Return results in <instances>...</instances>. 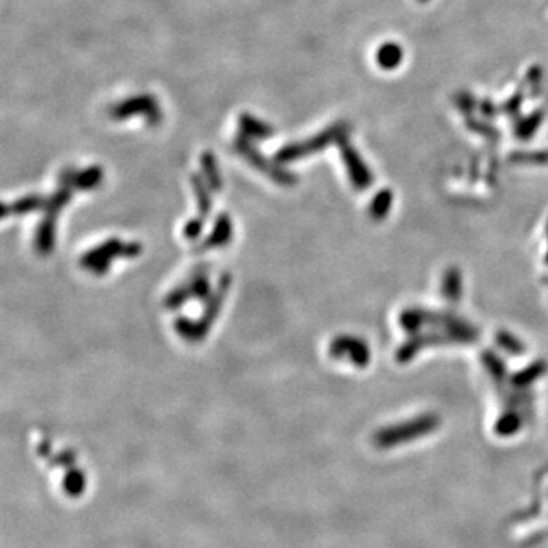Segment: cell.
<instances>
[{
  "label": "cell",
  "mask_w": 548,
  "mask_h": 548,
  "mask_svg": "<svg viewBox=\"0 0 548 548\" xmlns=\"http://www.w3.org/2000/svg\"><path fill=\"white\" fill-rule=\"evenodd\" d=\"M230 285H232L230 274L224 273L218 282L216 289L212 292V296L207 299V306L204 309V313L201 314L200 320H190L186 317H180L176 320L174 327H176L177 334L190 343H198L203 340V338L207 335L210 326H212V323L215 322L219 311H221L223 301Z\"/></svg>",
  "instance_id": "obj_1"
},
{
  "label": "cell",
  "mask_w": 548,
  "mask_h": 548,
  "mask_svg": "<svg viewBox=\"0 0 548 548\" xmlns=\"http://www.w3.org/2000/svg\"><path fill=\"white\" fill-rule=\"evenodd\" d=\"M142 253V245L139 242H122L113 237L95 249L89 250L81 256L79 263L82 268L103 276L110 268V265L117 258H136Z\"/></svg>",
  "instance_id": "obj_2"
},
{
  "label": "cell",
  "mask_w": 548,
  "mask_h": 548,
  "mask_svg": "<svg viewBox=\"0 0 548 548\" xmlns=\"http://www.w3.org/2000/svg\"><path fill=\"white\" fill-rule=\"evenodd\" d=\"M72 198V188L67 185H60L53 194L46 198V206L43 209L44 218L41 223L37 226L35 230V250L41 254H48L53 250L55 245V223L60 210L66 206Z\"/></svg>",
  "instance_id": "obj_3"
},
{
  "label": "cell",
  "mask_w": 548,
  "mask_h": 548,
  "mask_svg": "<svg viewBox=\"0 0 548 548\" xmlns=\"http://www.w3.org/2000/svg\"><path fill=\"white\" fill-rule=\"evenodd\" d=\"M233 150L244 157L247 162H249L253 168L259 169L265 176H268L274 183L282 186H289L296 183V176L294 174L288 172L287 169H283L280 167V163L276 160H268L265 155L258 150L254 148L250 139H247L245 136L241 133L236 136V139L233 142Z\"/></svg>",
  "instance_id": "obj_4"
},
{
  "label": "cell",
  "mask_w": 548,
  "mask_h": 548,
  "mask_svg": "<svg viewBox=\"0 0 548 548\" xmlns=\"http://www.w3.org/2000/svg\"><path fill=\"white\" fill-rule=\"evenodd\" d=\"M108 115L115 121H124L131 116H143L150 126L159 125L163 117L160 105L152 95H137L121 100L110 108Z\"/></svg>",
  "instance_id": "obj_5"
},
{
  "label": "cell",
  "mask_w": 548,
  "mask_h": 548,
  "mask_svg": "<svg viewBox=\"0 0 548 548\" xmlns=\"http://www.w3.org/2000/svg\"><path fill=\"white\" fill-rule=\"evenodd\" d=\"M103 178L104 171L100 167H90L82 171L67 168L60 174V185H67L77 190H91L100 185Z\"/></svg>",
  "instance_id": "obj_6"
},
{
  "label": "cell",
  "mask_w": 548,
  "mask_h": 548,
  "mask_svg": "<svg viewBox=\"0 0 548 548\" xmlns=\"http://www.w3.org/2000/svg\"><path fill=\"white\" fill-rule=\"evenodd\" d=\"M232 237H233V224L230 216L227 214H219L215 219L212 233H210L206 240L197 247L195 252L201 253L206 250L218 249V247H224L232 241Z\"/></svg>",
  "instance_id": "obj_7"
},
{
  "label": "cell",
  "mask_w": 548,
  "mask_h": 548,
  "mask_svg": "<svg viewBox=\"0 0 548 548\" xmlns=\"http://www.w3.org/2000/svg\"><path fill=\"white\" fill-rule=\"evenodd\" d=\"M240 133L250 141H265L274 136V128L249 113L240 116Z\"/></svg>",
  "instance_id": "obj_8"
},
{
  "label": "cell",
  "mask_w": 548,
  "mask_h": 548,
  "mask_svg": "<svg viewBox=\"0 0 548 548\" xmlns=\"http://www.w3.org/2000/svg\"><path fill=\"white\" fill-rule=\"evenodd\" d=\"M209 265L203 263L190 273V276L186 279L185 287L189 289L190 297L197 300H207L212 292H210V282H209Z\"/></svg>",
  "instance_id": "obj_9"
},
{
  "label": "cell",
  "mask_w": 548,
  "mask_h": 548,
  "mask_svg": "<svg viewBox=\"0 0 548 548\" xmlns=\"http://www.w3.org/2000/svg\"><path fill=\"white\" fill-rule=\"evenodd\" d=\"M46 206V198L40 195H27L23 198L15 200L13 204H4L2 216L8 215H26L35 212V210H43Z\"/></svg>",
  "instance_id": "obj_10"
},
{
  "label": "cell",
  "mask_w": 548,
  "mask_h": 548,
  "mask_svg": "<svg viewBox=\"0 0 548 548\" xmlns=\"http://www.w3.org/2000/svg\"><path fill=\"white\" fill-rule=\"evenodd\" d=\"M190 181H192V188L195 190V198L198 204V218H201L204 221V218H207L210 215V210H212L210 189L207 186V183L200 176H192Z\"/></svg>",
  "instance_id": "obj_11"
},
{
  "label": "cell",
  "mask_w": 548,
  "mask_h": 548,
  "mask_svg": "<svg viewBox=\"0 0 548 548\" xmlns=\"http://www.w3.org/2000/svg\"><path fill=\"white\" fill-rule=\"evenodd\" d=\"M201 169H203L204 181L207 183L209 189L212 192L221 190L223 180H221V176H219L218 164L215 160V155L212 152L206 151V152H203V155H201Z\"/></svg>",
  "instance_id": "obj_12"
},
{
  "label": "cell",
  "mask_w": 548,
  "mask_h": 548,
  "mask_svg": "<svg viewBox=\"0 0 548 548\" xmlns=\"http://www.w3.org/2000/svg\"><path fill=\"white\" fill-rule=\"evenodd\" d=\"M63 488L64 492L70 497H79L82 492L86 489V477L79 469H70L67 471L66 477L63 480Z\"/></svg>",
  "instance_id": "obj_13"
},
{
  "label": "cell",
  "mask_w": 548,
  "mask_h": 548,
  "mask_svg": "<svg viewBox=\"0 0 548 548\" xmlns=\"http://www.w3.org/2000/svg\"><path fill=\"white\" fill-rule=\"evenodd\" d=\"M192 299L190 297V292L189 289L185 287V283H181V285H178L177 288H174L169 294L164 297L163 300V305L167 309H178L181 308L183 305L186 304V301Z\"/></svg>",
  "instance_id": "obj_14"
},
{
  "label": "cell",
  "mask_w": 548,
  "mask_h": 548,
  "mask_svg": "<svg viewBox=\"0 0 548 548\" xmlns=\"http://www.w3.org/2000/svg\"><path fill=\"white\" fill-rule=\"evenodd\" d=\"M203 226H204V221L201 218L190 219V221H188L185 224V228H183V235H185L186 240L194 241L201 235V232H203Z\"/></svg>",
  "instance_id": "obj_15"
}]
</instances>
